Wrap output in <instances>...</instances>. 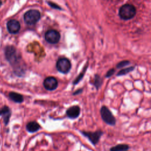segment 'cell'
Instances as JSON below:
<instances>
[{"label": "cell", "mask_w": 151, "mask_h": 151, "mask_svg": "<svg viewBox=\"0 0 151 151\" xmlns=\"http://www.w3.org/2000/svg\"><path fill=\"white\" fill-rule=\"evenodd\" d=\"M136 14L135 7L131 4H124L122 5L119 11V15L123 20H129L133 18Z\"/></svg>", "instance_id": "cell-1"}, {"label": "cell", "mask_w": 151, "mask_h": 151, "mask_svg": "<svg viewBox=\"0 0 151 151\" xmlns=\"http://www.w3.org/2000/svg\"><path fill=\"white\" fill-rule=\"evenodd\" d=\"M100 113L101 119L104 123L111 126L116 125V119L107 106H103L100 108Z\"/></svg>", "instance_id": "cell-2"}, {"label": "cell", "mask_w": 151, "mask_h": 151, "mask_svg": "<svg viewBox=\"0 0 151 151\" xmlns=\"http://www.w3.org/2000/svg\"><path fill=\"white\" fill-rule=\"evenodd\" d=\"M41 18L40 12L36 9H30L24 15V19L26 24L33 25L36 24Z\"/></svg>", "instance_id": "cell-3"}, {"label": "cell", "mask_w": 151, "mask_h": 151, "mask_svg": "<svg viewBox=\"0 0 151 151\" xmlns=\"http://www.w3.org/2000/svg\"><path fill=\"white\" fill-rule=\"evenodd\" d=\"M80 133L86 137H87L91 144L94 146L96 145L103 135L104 132L101 130H98L95 132H87V131H80Z\"/></svg>", "instance_id": "cell-4"}, {"label": "cell", "mask_w": 151, "mask_h": 151, "mask_svg": "<svg viewBox=\"0 0 151 151\" xmlns=\"http://www.w3.org/2000/svg\"><path fill=\"white\" fill-rule=\"evenodd\" d=\"M6 60L11 64H15L19 60V56L18 55L15 48L13 46H7L5 51Z\"/></svg>", "instance_id": "cell-5"}, {"label": "cell", "mask_w": 151, "mask_h": 151, "mask_svg": "<svg viewBox=\"0 0 151 151\" xmlns=\"http://www.w3.org/2000/svg\"><path fill=\"white\" fill-rule=\"evenodd\" d=\"M71 64L69 60L65 58H61L57 60L56 63L57 70L63 74H66L70 70Z\"/></svg>", "instance_id": "cell-6"}, {"label": "cell", "mask_w": 151, "mask_h": 151, "mask_svg": "<svg viewBox=\"0 0 151 151\" xmlns=\"http://www.w3.org/2000/svg\"><path fill=\"white\" fill-rule=\"evenodd\" d=\"M45 39L50 44H56L60 39V34L55 29H50L45 32Z\"/></svg>", "instance_id": "cell-7"}, {"label": "cell", "mask_w": 151, "mask_h": 151, "mask_svg": "<svg viewBox=\"0 0 151 151\" xmlns=\"http://www.w3.org/2000/svg\"><path fill=\"white\" fill-rule=\"evenodd\" d=\"M12 115V111L8 106H4L0 109V117H2L5 126H8Z\"/></svg>", "instance_id": "cell-8"}, {"label": "cell", "mask_w": 151, "mask_h": 151, "mask_svg": "<svg viewBox=\"0 0 151 151\" xmlns=\"http://www.w3.org/2000/svg\"><path fill=\"white\" fill-rule=\"evenodd\" d=\"M43 86L47 90L53 91L57 88L58 81L54 77H48L44 80Z\"/></svg>", "instance_id": "cell-9"}, {"label": "cell", "mask_w": 151, "mask_h": 151, "mask_svg": "<svg viewBox=\"0 0 151 151\" xmlns=\"http://www.w3.org/2000/svg\"><path fill=\"white\" fill-rule=\"evenodd\" d=\"M80 108L78 106L75 105L68 107L65 111L67 117L70 119H76L80 114Z\"/></svg>", "instance_id": "cell-10"}, {"label": "cell", "mask_w": 151, "mask_h": 151, "mask_svg": "<svg viewBox=\"0 0 151 151\" xmlns=\"http://www.w3.org/2000/svg\"><path fill=\"white\" fill-rule=\"evenodd\" d=\"M8 31L11 34H17L19 32L21 26L19 22L15 19L9 20L6 24Z\"/></svg>", "instance_id": "cell-11"}, {"label": "cell", "mask_w": 151, "mask_h": 151, "mask_svg": "<svg viewBox=\"0 0 151 151\" xmlns=\"http://www.w3.org/2000/svg\"><path fill=\"white\" fill-rule=\"evenodd\" d=\"M25 128L28 132L33 133L38 132L41 127L40 124L37 122L30 121L27 123Z\"/></svg>", "instance_id": "cell-12"}, {"label": "cell", "mask_w": 151, "mask_h": 151, "mask_svg": "<svg viewBox=\"0 0 151 151\" xmlns=\"http://www.w3.org/2000/svg\"><path fill=\"white\" fill-rule=\"evenodd\" d=\"M9 99L16 103H22L24 101V97L22 94L16 92H10L9 93Z\"/></svg>", "instance_id": "cell-13"}, {"label": "cell", "mask_w": 151, "mask_h": 151, "mask_svg": "<svg viewBox=\"0 0 151 151\" xmlns=\"http://www.w3.org/2000/svg\"><path fill=\"white\" fill-rule=\"evenodd\" d=\"M130 147L127 144H118L110 149V151H127Z\"/></svg>", "instance_id": "cell-14"}, {"label": "cell", "mask_w": 151, "mask_h": 151, "mask_svg": "<svg viewBox=\"0 0 151 151\" xmlns=\"http://www.w3.org/2000/svg\"><path fill=\"white\" fill-rule=\"evenodd\" d=\"M101 84H102V80L101 79V77L98 75H96L94 77V86L96 87L97 90H98L100 87Z\"/></svg>", "instance_id": "cell-15"}, {"label": "cell", "mask_w": 151, "mask_h": 151, "mask_svg": "<svg viewBox=\"0 0 151 151\" xmlns=\"http://www.w3.org/2000/svg\"><path fill=\"white\" fill-rule=\"evenodd\" d=\"M133 69H134V67H129V68H127L122 69V70H121L118 73V74H117V75L119 76H123V75H125V74L129 73V72L132 71Z\"/></svg>", "instance_id": "cell-16"}, {"label": "cell", "mask_w": 151, "mask_h": 151, "mask_svg": "<svg viewBox=\"0 0 151 151\" xmlns=\"http://www.w3.org/2000/svg\"><path fill=\"white\" fill-rule=\"evenodd\" d=\"M129 63H130V62H129V61H126V60H125V61H121V62H120V63H119L117 64V68H122V67H124V66L128 65Z\"/></svg>", "instance_id": "cell-17"}, {"label": "cell", "mask_w": 151, "mask_h": 151, "mask_svg": "<svg viewBox=\"0 0 151 151\" xmlns=\"http://www.w3.org/2000/svg\"><path fill=\"white\" fill-rule=\"evenodd\" d=\"M83 75H84V73H82V74L81 73V74L77 77V78L74 81L73 84H77L81 80V78H82L83 77Z\"/></svg>", "instance_id": "cell-18"}, {"label": "cell", "mask_w": 151, "mask_h": 151, "mask_svg": "<svg viewBox=\"0 0 151 151\" xmlns=\"http://www.w3.org/2000/svg\"><path fill=\"white\" fill-rule=\"evenodd\" d=\"M49 5L51 7V8H55V9H61V8H60V6H58L57 4L53 3V2H48Z\"/></svg>", "instance_id": "cell-19"}, {"label": "cell", "mask_w": 151, "mask_h": 151, "mask_svg": "<svg viewBox=\"0 0 151 151\" xmlns=\"http://www.w3.org/2000/svg\"><path fill=\"white\" fill-rule=\"evenodd\" d=\"M114 70L113 68L110 69V70H109L107 71V74L106 75V77H110V76H111L114 74Z\"/></svg>", "instance_id": "cell-20"}, {"label": "cell", "mask_w": 151, "mask_h": 151, "mask_svg": "<svg viewBox=\"0 0 151 151\" xmlns=\"http://www.w3.org/2000/svg\"><path fill=\"white\" fill-rule=\"evenodd\" d=\"M82 91H83V89H82V88H81V89H78V90H76V91H74L73 94V95H77V94H79L81 93Z\"/></svg>", "instance_id": "cell-21"}, {"label": "cell", "mask_w": 151, "mask_h": 151, "mask_svg": "<svg viewBox=\"0 0 151 151\" xmlns=\"http://www.w3.org/2000/svg\"><path fill=\"white\" fill-rule=\"evenodd\" d=\"M1 5H2V1H1V0H0V6Z\"/></svg>", "instance_id": "cell-22"}, {"label": "cell", "mask_w": 151, "mask_h": 151, "mask_svg": "<svg viewBox=\"0 0 151 151\" xmlns=\"http://www.w3.org/2000/svg\"><path fill=\"white\" fill-rule=\"evenodd\" d=\"M0 144H1V142H0Z\"/></svg>", "instance_id": "cell-23"}]
</instances>
